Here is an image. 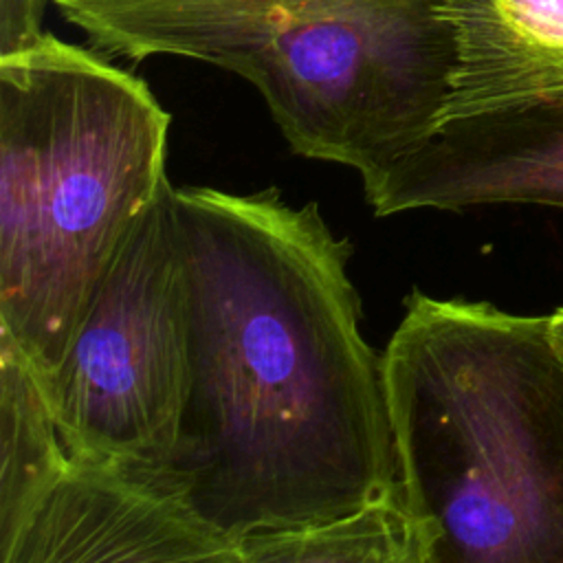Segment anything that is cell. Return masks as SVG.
<instances>
[{
  "mask_svg": "<svg viewBox=\"0 0 563 563\" xmlns=\"http://www.w3.org/2000/svg\"><path fill=\"white\" fill-rule=\"evenodd\" d=\"M48 0H0V53L26 46L42 29V13Z\"/></svg>",
  "mask_w": 563,
  "mask_h": 563,
  "instance_id": "cell-11",
  "label": "cell"
},
{
  "mask_svg": "<svg viewBox=\"0 0 563 563\" xmlns=\"http://www.w3.org/2000/svg\"><path fill=\"white\" fill-rule=\"evenodd\" d=\"M550 336H552V343L563 361V308H559L550 314Z\"/></svg>",
  "mask_w": 563,
  "mask_h": 563,
  "instance_id": "cell-12",
  "label": "cell"
},
{
  "mask_svg": "<svg viewBox=\"0 0 563 563\" xmlns=\"http://www.w3.org/2000/svg\"><path fill=\"white\" fill-rule=\"evenodd\" d=\"M97 51L249 81L295 154L374 180L438 128L457 62L446 0H48Z\"/></svg>",
  "mask_w": 563,
  "mask_h": 563,
  "instance_id": "cell-4",
  "label": "cell"
},
{
  "mask_svg": "<svg viewBox=\"0 0 563 563\" xmlns=\"http://www.w3.org/2000/svg\"><path fill=\"white\" fill-rule=\"evenodd\" d=\"M66 462L42 380L18 345L0 332V559Z\"/></svg>",
  "mask_w": 563,
  "mask_h": 563,
  "instance_id": "cell-9",
  "label": "cell"
},
{
  "mask_svg": "<svg viewBox=\"0 0 563 563\" xmlns=\"http://www.w3.org/2000/svg\"><path fill=\"white\" fill-rule=\"evenodd\" d=\"M172 205L189 391L169 455L139 479L233 550L398 490L383 361L361 332L350 240L317 202L292 207L275 187H174Z\"/></svg>",
  "mask_w": 563,
  "mask_h": 563,
  "instance_id": "cell-1",
  "label": "cell"
},
{
  "mask_svg": "<svg viewBox=\"0 0 563 563\" xmlns=\"http://www.w3.org/2000/svg\"><path fill=\"white\" fill-rule=\"evenodd\" d=\"M235 556L238 563H431V541L398 486L328 523L244 539Z\"/></svg>",
  "mask_w": 563,
  "mask_h": 563,
  "instance_id": "cell-10",
  "label": "cell"
},
{
  "mask_svg": "<svg viewBox=\"0 0 563 563\" xmlns=\"http://www.w3.org/2000/svg\"><path fill=\"white\" fill-rule=\"evenodd\" d=\"M363 191L376 216L479 205L563 209V106L442 119Z\"/></svg>",
  "mask_w": 563,
  "mask_h": 563,
  "instance_id": "cell-6",
  "label": "cell"
},
{
  "mask_svg": "<svg viewBox=\"0 0 563 563\" xmlns=\"http://www.w3.org/2000/svg\"><path fill=\"white\" fill-rule=\"evenodd\" d=\"M457 62L442 119L563 106V0H446Z\"/></svg>",
  "mask_w": 563,
  "mask_h": 563,
  "instance_id": "cell-8",
  "label": "cell"
},
{
  "mask_svg": "<svg viewBox=\"0 0 563 563\" xmlns=\"http://www.w3.org/2000/svg\"><path fill=\"white\" fill-rule=\"evenodd\" d=\"M172 183L134 220L51 391L68 457L136 477L172 451L189 391V312Z\"/></svg>",
  "mask_w": 563,
  "mask_h": 563,
  "instance_id": "cell-5",
  "label": "cell"
},
{
  "mask_svg": "<svg viewBox=\"0 0 563 563\" xmlns=\"http://www.w3.org/2000/svg\"><path fill=\"white\" fill-rule=\"evenodd\" d=\"M380 361L398 486L431 563H563L550 314L413 288Z\"/></svg>",
  "mask_w": 563,
  "mask_h": 563,
  "instance_id": "cell-2",
  "label": "cell"
},
{
  "mask_svg": "<svg viewBox=\"0 0 563 563\" xmlns=\"http://www.w3.org/2000/svg\"><path fill=\"white\" fill-rule=\"evenodd\" d=\"M169 123L97 51L44 31L0 53V332L48 398L128 231L169 183Z\"/></svg>",
  "mask_w": 563,
  "mask_h": 563,
  "instance_id": "cell-3",
  "label": "cell"
},
{
  "mask_svg": "<svg viewBox=\"0 0 563 563\" xmlns=\"http://www.w3.org/2000/svg\"><path fill=\"white\" fill-rule=\"evenodd\" d=\"M238 563L235 550L132 473L68 457L0 563Z\"/></svg>",
  "mask_w": 563,
  "mask_h": 563,
  "instance_id": "cell-7",
  "label": "cell"
}]
</instances>
